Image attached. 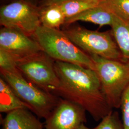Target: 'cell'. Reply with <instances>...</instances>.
I'll return each mask as SVG.
<instances>
[{"instance_id": "1", "label": "cell", "mask_w": 129, "mask_h": 129, "mask_svg": "<svg viewBox=\"0 0 129 129\" xmlns=\"http://www.w3.org/2000/svg\"><path fill=\"white\" fill-rule=\"evenodd\" d=\"M55 67L60 81L55 95L80 106L97 121L113 111L94 70L59 61Z\"/></svg>"}, {"instance_id": "2", "label": "cell", "mask_w": 129, "mask_h": 129, "mask_svg": "<svg viewBox=\"0 0 129 129\" xmlns=\"http://www.w3.org/2000/svg\"><path fill=\"white\" fill-rule=\"evenodd\" d=\"M32 37L44 52L55 61H59L94 70L90 56L71 41L62 30L40 25Z\"/></svg>"}, {"instance_id": "3", "label": "cell", "mask_w": 129, "mask_h": 129, "mask_svg": "<svg viewBox=\"0 0 129 129\" xmlns=\"http://www.w3.org/2000/svg\"><path fill=\"white\" fill-rule=\"evenodd\" d=\"M89 55L108 104L112 109L120 108L122 95L129 85V62Z\"/></svg>"}, {"instance_id": "4", "label": "cell", "mask_w": 129, "mask_h": 129, "mask_svg": "<svg viewBox=\"0 0 129 129\" xmlns=\"http://www.w3.org/2000/svg\"><path fill=\"white\" fill-rule=\"evenodd\" d=\"M62 31L71 41L88 55L124 61L111 30L99 32L76 26L66 28Z\"/></svg>"}, {"instance_id": "5", "label": "cell", "mask_w": 129, "mask_h": 129, "mask_svg": "<svg viewBox=\"0 0 129 129\" xmlns=\"http://www.w3.org/2000/svg\"><path fill=\"white\" fill-rule=\"evenodd\" d=\"M1 75L21 100L30 106L31 111L38 118L46 119L60 101L61 98L38 88L22 74L1 71Z\"/></svg>"}, {"instance_id": "6", "label": "cell", "mask_w": 129, "mask_h": 129, "mask_svg": "<svg viewBox=\"0 0 129 129\" xmlns=\"http://www.w3.org/2000/svg\"><path fill=\"white\" fill-rule=\"evenodd\" d=\"M55 62V60L41 51L16 63L19 70L29 82L45 91L55 94L60 84Z\"/></svg>"}, {"instance_id": "7", "label": "cell", "mask_w": 129, "mask_h": 129, "mask_svg": "<svg viewBox=\"0 0 129 129\" xmlns=\"http://www.w3.org/2000/svg\"><path fill=\"white\" fill-rule=\"evenodd\" d=\"M40 7L23 0L3 5L0 8V24L5 27L20 29L31 37L41 25Z\"/></svg>"}, {"instance_id": "8", "label": "cell", "mask_w": 129, "mask_h": 129, "mask_svg": "<svg viewBox=\"0 0 129 129\" xmlns=\"http://www.w3.org/2000/svg\"><path fill=\"white\" fill-rule=\"evenodd\" d=\"M0 48L9 53L16 62L43 51L37 42L20 29L5 27L0 30Z\"/></svg>"}, {"instance_id": "9", "label": "cell", "mask_w": 129, "mask_h": 129, "mask_svg": "<svg viewBox=\"0 0 129 129\" xmlns=\"http://www.w3.org/2000/svg\"><path fill=\"white\" fill-rule=\"evenodd\" d=\"M86 111L78 105L63 98L46 119V129H76L87 122Z\"/></svg>"}, {"instance_id": "10", "label": "cell", "mask_w": 129, "mask_h": 129, "mask_svg": "<svg viewBox=\"0 0 129 129\" xmlns=\"http://www.w3.org/2000/svg\"><path fill=\"white\" fill-rule=\"evenodd\" d=\"M32 112L19 109L7 113L2 120V129H44L43 123Z\"/></svg>"}, {"instance_id": "11", "label": "cell", "mask_w": 129, "mask_h": 129, "mask_svg": "<svg viewBox=\"0 0 129 129\" xmlns=\"http://www.w3.org/2000/svg\"><path fill=\"white\" fill-rule=\"evenodd\" d=\"M102 3L99 6L66 19L64 25L67 26L77 21H81L98 24L101 27L106 25L111 26L113 20V13L105 7Z\"/></svg>"}, {"instance_id": "12", "label": "cell", "mask_w": 129, "mask_h": 129, "mask_svg": "<svg viewBox=\"0 0 129 129\" xmlns=\"http://www.w3.org/2000/svg\"><path fill=\"white\" fill-rule=\"evenodd\" d=\"M111 27L123 59L129 62V21L113 13Z\"/></svg>"}, {"instance_id": "13", "label": "cell", "mask_w": 129, "mask_h": 129, "mask_svg": "<svg viewBox=\"0 0 129 129\" xmlns=\"http://www.w3.org/2000/svg\"><path fill=\"white\" fill-rule=\"evenodd\" d=\"M19 109H27L31 111L30 106L21 100L9 84L1 77L0 112L8 113Z\"/></svg>"}, {"instance_id": "14", "label": "cell", "mask_w": 129, "mask_h": 129, "mask_svg": "<svg viewBox=\"0 0 129 129\" xmlns=\"http://www.w3.org/2000/svg\"><path fill=\"white\" fill-rule=\"evenodd\" d=\"M40 20L41 25L50 28L59 29L64 24L66 17L57 4L40 7Z\"/></svg>"}, {"instance_id": "15", "label": "cell", "mask_w": 129, "mask_h": 129, "mask_svg": "<svg viewBox=\"0 0 129 129\" xmlns=\"http://www.w3.org/2000/svg\"><path fill=\"white\" fill-rule=\"evenodd\" d=\"M103 0H68L57 5L66 19L102 5Z\"/></svg>"}, {"instance_id": "16", "label": "cell", "mask_w": 129, "mask_h": 129, "mask_svg": "<svg viewBox=\"0 0 129 129\" xmlns=\"http://www.w3.org/2000/svg\"><path fill=\"white\" fill-rule=\"evenodd\" d=\"M102 4L113 13L129 21V0H103Z\"/></svg>"}, {"instance_id": "17", "label": "cell", "mask_w": 129, "mask_h": 129, "mask_svg": "<svg viewBox=\"0 0 129 129\" xmlns=\"http://www.w3.org/2000/svg\"><path fill=\"white\" fill-rule=\"evenodd\" d=\"M0 71L19 75L21 72L17 67L16 61L9 53L0 48Z\"/></svg>"}, {"instance_id": "18", "label": "cell", "mask_w": 129, "mask_h": 129, "mask_svg": "<svg viewBox=\"0 0 129 129\" xmlns=\"http://www.w3.org/2000/svg\"><path fill=\"white\" fill-rule=\"evenodd\" d=\"M94 129H124L118 112L112 111L102 120Z\"/></svg>"}, {"instance_id": "19", "label": "cell", "mask_w": 129, "mask_h": 129, "mask_svg": "<svg viewBox=\"0 0 129 129\" xmlns=\"http://www.w3.org/2000/svg\"><path fill=\"white\" fill-rule=\"evenodd\" d=\"M120 108L122 112L123 128L129 129V85L122 95Z\"/></svg>"}, {"instance_id": "20", "label": "cell", "mask_w": 129, "mask_h": 129, "mask_svg": "<svg viewBox=\"0 0 129 129\" xmlns=\"http://www.w3.org/2000/svg\"><path fill=\"white\" fill-rule=\"evenodd\" d=\"M3 3V5H6L9 4L10 3L13 2L14 1H17L19 0H1ZM28 3H30L34 5H36L38 7H40L42 4L46 1V0H23Z\"/></svg>"}, {"instance_id": "21", "label": "cell", "mask_w": 129, "mask_h": 129, "mask_svg": "<svg viewBox=\"0 0 129 129\" xmlns=\"http://www.w3.org/2000/svg\"><path fill=\"white\" fill-rule=\"evenodd\" d=\"M68 0H46L42 4L40 7H45L47 6H49L50 5L57 4L63 2H64Z\"/></svg>"}, {"instance_id": "22", "label": "cell", "mask_w": 129, "mask_h": 129, "mask_svg": "<svg viewBox=\"0 0 129 129\" xmlns=\"http://www.w3.org/2000/svg\"><path fill=\"white\" fill-rule=\"evenodd\" d=\"M90 129L89 128L87 127V126H85V125L84 124V123H83L81 125H80L78 127L77 129Z\"/></svg>"}]
</instances>
